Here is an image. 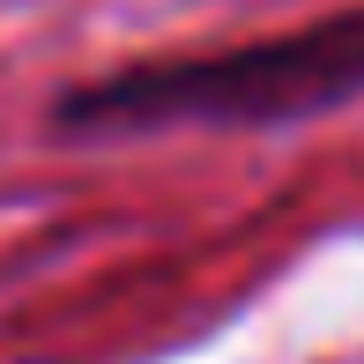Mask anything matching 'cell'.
Instances as JSON below:
<instances>
[{"label": "cell", "instance_id": "obj_1", "mask_svg": "<svg viewBox=\"0 0 364 364\" xmlns=\"http://www.w3.org/2000/svg\"><path fill=\"white\" fill-rule=\"evenodd\" d=\"M364 97V0L320 23L268 30L216 53L127 60L45 105L53 134H164V127H305Z\"/></svg>", "mask_w": 364, "mask_h": 364}]
</instances>
